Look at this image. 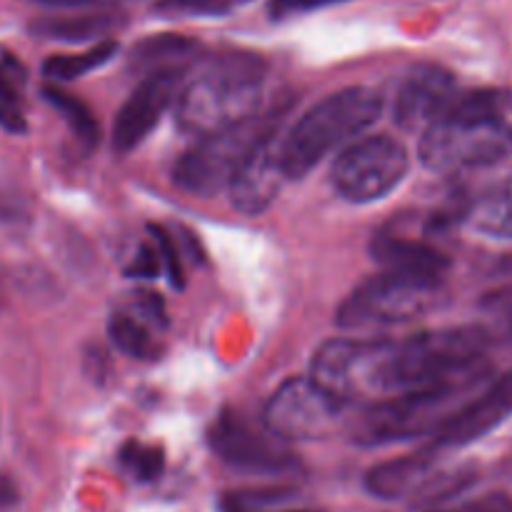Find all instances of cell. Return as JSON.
<instances>
[{"mask_svg":"<svg viewBox=\"0 0 512 512\" xmlns=\"http://www.w3.org/2000/svg\"><path fill=\"white\" fill-rule=\"evenodd\" d=\"M118 463L125 473L140 483L160 478L165 468V453L158 445L143 443V440H125L118 450Z\"/></svg>","mask_w":512,"mask_h":512,"instance_id":"cell-24","label":"cell"},{"mask_svg":"<svg viewBox=\"0 0 512 512\" xmlns=\"http://www.w3.org/2000/svg\"><path fill=\"white\" fill-rule=\"evenodd\" d=\"M160 330L145 323L130 310L120 308L108 320V338L120 353L135 360H158L163 355V345L158 338Z\"/></svg>","mask_w":512,"mask_h":512,"instance_id":"cell-17","label":"cell"},{"mask_svg":"<svg viewBox=\"0 0 512 512\" xmlns=\"http://www.w3.org/2000/svg\"><path fill=\"white\" fill-rule=\"evenodd\" d=\"M118 53V43L115 40H100L93 48L83 50V53L73 55H50L43 63V75L55 83H65V80H75L80 75L98 70L108 63L113 55Z\"/></svg>","mask_w":512,"mask_h":512,"instance_id":"cell-21","label":"cell"},{"mask_svg":"<svg viewBox=\"0 0 512 512\" xmlns=\"http://www.w3.org/2000/svg\"><path fill=\"white\" fill-rule=\"evenodd\" d=\"M410 170V155L390 135H365L345 145L330 170V183L350 203H375L393 193Z\"/></svg>","mask_w":512,"mask_h":512,"instance_id":"cell-8","label":"cell"},{"mask_svg":"<svg viewBox=\"0 0 512 512\" xmlns=\"http://www.w3.org/2000/svg\"><path fill=\"white\" fill-rule=\"evenodd\" d=\"M198 50V43L185 35H150V38L140 40L130 53V65L135 70H143L145 75L155 73V70H168V68H183L180 60L193 55Z\"/></svg>","mask_w":512,"mask_h":512,"instance_id":"cell-19","label":"cell"},{"mask_svg":"<svg viewBox=\"0 0 512 512\" xmlns=\"http://www.w3.org/2000/svg\"><path fill=\"white\" fill-rule=\"evenodd\" d=\"M35 3L53 5V8H83V5L100 3V0H35Z\"/></svg>","mask_w":512,"mask_h":512,"instance_id":"cell-32","label":"cell"},{"mask_svg":"<svg viewBox=\"0 0 512 512\" xmlns=\"http://www.w3.org/2000/svg\"><path fill=\"white\" fill-rule=\"evenodd\" d=\"M383 95L365 85H353L320 100L283 135V173L288 180H303L335 148L353 143L378 120Z\"/></svg>","mask_w":512,"mask_h":512,"instance_id":"cell-2","label":"cell"},{"mask_svg":"<svg viewBox=\"0 0 512 512\" xmlns=\"http://www.w3.org/2000/svg\"><path fill=\"white\" fill-rule=\"evenodd\" d=\"M163 268V258H160L158 245H140L138 253H135L133 263H130L128 275H135V278H155Z\"/></svg>","mask_w":512,"mask_h":512,"instance_id":"cell-30","label":"cell"},{"mask_svg":"<svg viewBox=\"0 0 512 512\" xmlns=\"http://www.w3.org/2000/svg\"><path fill=\"white\" fill-rule=\"evenodd\" d=\"M348 0H270L268 13L273 20H288L298 18V15L313 13V10H323L328 5H340Z\"/></svg>","mask_w":512,"mask_h":512,"instance_id":"cell-28","label":"cell"},{"mask_svg":"<svg viewBox=\"0 0 512 512\" xmlns=\"http://www.w3.org/2000/svg\"><path fill=\"white\" fill-rule=\"evenodd\" d=\"M475 328L488 343H510L512 340V285H503L483 295L478 303Z\"/></svg>","mask_w":512,"mask_h":512,"instance_id":"cell-22","label":"cell"},{"mask_svg":"<svg viewBox=\"0 0 512 512\" xmlns=\"http://www.w3.org/2000/svg\"><path fill=\"white\" fill-rule=\"evenodd\" d=\"M428 512H512V498L508 493H488L480 498L465 500L455 508H435Z\"/></svg>","mask_w":512,"mask_h":512,"instance_id":"cell-29","label":"cell"},{"mask_svg":"<svg viewBox=\"0 0 512 512\" xmlns=\"http://www.w3.org/2000/svg\"><path fill=\"white\" fill-rule=\"evenodd\" d=\"M370 255L378 260L385 270L395 273H415V275H433L443 278L445 270L450 268L448 255L440 253L433 245L423 240H410L395 233H378L370 240Z\"/></svg>","mask_w":512,"mask_h":512,"instance_id":"cell-16","label":"cell"},{"mask_svg":"<svg viewBox=\"0 0 512 512\" xmlns=\"http://www.w3.org/2000/svg\"><path fill=\"white\" fill-rule=\"evenodd\" d=\"M290 113V110H288ZM288 113L280 115L278 120L270 123V128L260 135L258 143L243 160L235 178L230 180V203L238 213L243 215H260L275 203L283 185L288 183L283 173V160H280V148H283L285 135V118Z\"/></svg>","mask_w":512,"mask_h":512,"instance_id":"cell-12","label":"cell"},{"mask_svg":"<svg viewBox=\"0 0 512 512\" xmlns=\"http://www.w3.org/2000/svg\"><path fill=\"white\" fill-rule=\"evenodd\" d=\"M483 383L440 385V388L415 390L395 395L370 405L358 420L355 440L360 445H388L400 440H413L420 435H435L475 393Z\"/></svg>","mask_w":512,"mask_h":512,"instance_id":"cell-5","label":"cell"},{"mask_svg":"<svg viewBox=\"0 0 512 512\" xmlns=\"http://www.w3.org/2000/svg\"><path fill=\"white\" fill-rule=\"evenodd\" d=\"M115 25L113 13H78L65 18H45L33 25V30L43 38L65 40V43H83L90 38H103Z\"/></svg>","mask_w":512,"mask_h":512,"instance_id":"cell-20","label":"cell"},{"mask_svg":"<svg viewBox=\"0 0 512 512\" xmlns=\"http://www.w3.org/2000/svg\"><path fill=\"white\" fill-rule=\"evenodd\" d=\"M440 293H443V278L385 270L360 283L340 303L335 323L345 330L403 325L433 310Z\"/></svg>","mask_w":512,"mask_h":512,"instance_id":"cell-6","label":"cell"},{"mask_svg":"<svg viewBox=\"0 0 512 512\" xmlns=\"http://www.w3.org/2000/svg\"><path fill=\"white\" fill-rule=\"evenodd\" d=\"M265 63L253 53L215 58L193 83L183 85L175 120L183 133L205 138L258 113Z\"/></svg>","mask_w":512,"mask_h":512,"instance_id":"cell-1","label":"cell"},{"mask_svg":"<svg viewBox=\"0 0 512 512\" xmlns=\"http://www.w3.org/2000/svg\"><path fill=\"white\" fill-rule=\"evenodd\" d=\"M498 273H512V255H505L498 265Z\"/></svg>","mask_w":512,"mask_h":512,"instance_id":"cell-33","label":"cell"},{"mask_svg":"<svg viewBox=\"0 0 512 512\" xmlns=\"http://www.w3.org/2000/svg\"><path fill=\"white\" fill-rule=\"evenodd\" d=\"M288 110L290 103L273 105L268 113H255L243 123L200 138L175 163L173 183L185 193L200 195V198H210L220 190H228L230 180L235 178V173L248 158L253 145L260 140V135L270 128L273 120H278Z\"/></svg>","mask_w":512,"mask_h":512,"instance_id":"cell-7","label":"cell"},{"mask_svg":"<svg viewBox=\"0 0 512 512\" xmlns=\"http://www.w3.org/2000/svg\"><path fill=\"white\" fill-rule=\"evenodd\" d=\"M458 95L453 73L440 65H418L405 75L395 98V123L403 130H420L443 118Z\"/></svg>","mask_w":512,"mask_h":512,"instance_id":"cell-15","label":"cell"},{"mask_svg":"<svg viewBox=\"0 0 512 512\" xmlns=\"http://www.w3.org/2000/svg\"><path fill=\"white\" fill-rule=\"evenodd\" d=\"M440 448L428 445L418 453L403 455V458L388 460V463L375 465L365 475V488L370 495L380 500H400L410 495H423L430 500H443L448 495L458 493L460 488L470 483V473H443L438 468Z\"/></svg>","mask_w":512,"mask_h":512,"instance_id":"cell-10","label":"cell"},{"mask_svg":"<svg viewBox=\"0 0 512 512\" xmlns=\"http://www.w3.org/2000/svg\"><path fill=\"white\" fill-rule=\"evenodd\" d=\"M0 125L10 133H25V118L20 110H10L5 105H0Z\"/></svg>","mask_w":512,"mask_h":512,"instance_id":"cell-31","label":"cell"},{"mask_svg":"<svg viewBox=\"0 0 512 512\" xmlns=\"http://www.w3.org/2000/svg\"><path fill=\"white\" fill-rule=\"evenodd\" d=\"M512 415V373L488 380L438 433L433 445L440 450L478 443Z\"/></svg>","mask_w":512,"mask_h":512,"instance_id":"cell-14","label":"cell"},{"mask_svg":"<svg viewBox=\"0 0 512 512\" xmlns=\"http://www.w3.org/2000/svg\"><path fill=\"white\" fill-rule=\"evenodd\" d=\"M250 0H158L153 13L160 18H225Z\"/></svg>","mask_w":512,"mask_h":512,"instance_id":"cell-25","label":"cell"},{"mask_svg":"<svg viewBox=\"0 0 512 512\" xmlns=\"http://www.w3.org/2000/svg\"><path fill=\"white\" fill-rule=\"evenodd\" d=\"M43 98L48 100V103L53 105L60 115H63L65 123H68V128L75 133V138L83 140L85 145L98 143V133H100L98 120H95L93 110H90L83 100L75 98V95H70V93H65V90H60V88H53V85H45Z\"/></svg>","mask_w":512,"mask_h":512,"instance_id":"cell-23","label":"cell"},{"mask_svg":"<svg viewBox=\"0 0 512 512\" xmlns=\"http://www.w3.org/2000/svg\"><path fill=\"white\" fill-rule=\"evenodd\" d=\"M348 405L320 388L313 378H290L265 405V428L280 440H323L340 430Z\"/></svg>","mask_w":512,"mask_h":512,"instance_id":"cell-9","label":"cell"},{"mask_svg":"<svg viewBox=\"0 0 512 512\" xmlns=\"http://www.w3.org/2000/svg\"><path fill=\"white\" fill-rule=\"evenodd\" d=\"M185 68H168L155 70L140 80L138 88L130 93L123 108L118 110L113 123V150L125 155L133 148H138L150 130L158 125L165 110L178 100L183 90Z\"/></svg>","mask_w":512,"mask_h":512,"instance_id":"cell-13","label":"cell"},{"mask_svg":"<svg viewBox=\"0 0 512 512\" xmlns=\"http://www.w3.org/2000/svg\"><path fill=\"white\" fill-rule=\"evenodd\" d=\"M465 220L478 233L512 240V178L485 190L468 210Z\"/></svg>","mask_w":512,"mask_h":512,"instance_id":"cell-18","label":"cell"},{"mask_svg":"<svg viewBox=\"0 0 512 512\" xmlns=\"http://www.w3.org/2000/svg\"><path fill=\"white\" fill-rule=\"evenodd\" d=\"M25 83H28V73H25L23 63L18 58H13V55L5 53L0 58V105H5L10 110H20L25 95Z\"/></svg>","mask_w":512,"mask_h":512,"instance_id":"cell-27","label":"cell"},{"mask_svg":"<svg viewBox=\"0 0 512 512\" xmlns=\"http://www.w3.org/2000/svg\"><path fill=\"white\" fill-rule=\"evenodd\" d=\"M290 503H293L290 490H235L223 495L220 508L223 512H293Z\"/></svg>","mask_w":512,"mask_h":512,"instance_id":"cell-26","label":"cell"},{"mask_svg":"<svg viewBox=\"0 0 512 512\" xmlns=\"http://www.w3.org/2000/svg\"><path fill=\"white\" fill-rule=\"evenodd\" d=\"M210 448L223 463L243 473L280 475L298 468V455L285 440L258 430L238 413H223L210 428Z\"/></svg>","mask_w":512,"mask_h":512,"instance_id":"cell-11","label":"cell"},{"mask_svg":"<svg viewBox=\"0 0 512 512\" xmlns=\"http://www.w3.org/2000/svg\"><path fill=\"white\" fill-rule=\"evenodd\" d=\"M310 378L348 408L395 398V340H328L315 350Z\"/></svg>","mask_w":512,"mask_h":512,"instance_id":"cell-3","label":"cell"},{"mask_svg":"<svg viewBox=\"0 0 512 512\" xmlns=\"http://www.w3.org/2000/svg\"><path fill=\"white\" fill-rule=\"evenodd\" d=\"M418 153L433 173L490 168L512 153V123L505 115L445 113L423 130Z\"/></svg>","mask_w":512,"mask_h":512,"instance_id":"cell-4","label":"cell"}]
</instances>
